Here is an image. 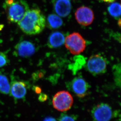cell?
<instances>
[{"label":"cell","mask_w":121,"mask_h":121,"mask_svg":"<svg viewBox=\"0 0 121 121\" xmlns=\"http://www.w3.org/2000/svg\"><path fill=\"white\" fill-rule=\"evenodd\" d=\"M46 18L41 11L37 9H29L18 25L24 33L29 35L40 33L44 29Z\"/></svg>","instance_id":"6da1fadb"},{"label":"cell","mask_w":121,"mask_h":121,"mask_svg":"<svg viewBox=\"0 0 121 121\" xmlns=\"http://www.w3.org/2000/svg\"><path fill=\"white\" fill-rule=\"evenodd\" d=\"M3 6L8 21L13 23L19 22L29 9L25 0H5Z\"/></svg>","instance_id":"7a4b0ae2"},{"label":"cell","mask_w":121,"mask_h":121,"mask_svg":"<svg viewBox=\"0 0 121 121\" xmlns=\"http://www.w3.org/2000/svg\"><path fill=\"white\" fill-rule=\"evenodd\" d=\"M65 41V47L73 55L80 54L86 48V41L78 33H71L67 37Z\"/></svg>","instance_id":"3957f363"},{"label":"cell","mask_w":121,"mask_h":121,"mask_svg":"<svg viewBox=\"0 0 121 121\" xmlns=\"http://www.w3.org/2000/svg\"><path fill=\"white\" fill-rule=\"evenodd\" d=\"M53 105L58 111L64 112L71 108L73 103V98L69 92L62 91L58 92L53 98Z\"/></svg>","instance_id":"277c9868"},{"label":"cell","mask_w":121,"mask_h":121,"mask_svg":"<svg viewBox=\"0 0 121 121\" xmlns=\"http://www.w3.org/2000/svg\"><path fill=\"white\" fill-rule=\"evenodd\" d=\"M107 62L100 55H95L91 56L88 60L87 67L88 71L93 74H101L105 72Z\"/></svg>","instance_id":"5b68a950"},{"label":"cell","mask_w":121,"mask_h":121,"mask_svg":"<svg viewBox=\"0 0 121 121\" xmlns=\"http://www.w3.org/2000/svg\"><path fill=\"white\" fill-rule=\"evenodd\" d=\"M76 19L80 24L87 26L93 22L94 18V13L91 9L82 6L78 8L75 13Z\"/></svg>","instance_id":"8992f818"},{"label":"cell","mask_w":121,"mask_h":121,"mask_svg":"<svg viewBox=\"0 0 121 121\" xmlns=\"http://www.w3.org/2000/svg\"><path fill=\"white\" fill-rule=\"evenodd\" d=\"M93 116L96 121H109L112 118V110L108 104H98L93 110Z\"/></svg>","instance_id":"52a82bcc"},{"label":"cell","mask_w":121,"mask_h":121,"mask_svg":"<svg viewBox=\"0 0 121 121\" xmlns=\"http://www.w3.org/2000/svg\"><path fill=\"white\" fill-rule=\"evenodd\" d=\"M35 51V48L32 42L23 40L18 42L15 47V52L17 56L28 57L31 56Z\"/></svg>","instance_id":"ba28073f"},{"label":"cell","mask_w":121,"mask_h":121,"mask_svg":"<svg viewBox=\"0 0 121 121\" xmlns=\"http://www.w3.org/2000/svg\"><path fill=\"white\" fill-rule=\"evenodd\" d=\"M72 88L73 91L79 98L87 95L89 91V85L86 80L81 77L76 78L73 80Z\"/></svg>","instance_id":"9c48e42d"},{"label":"cell","mask_w":121,"mask_h":121,"mask_svg":"<svg viewBox=\"0 0 121 121\" xmlns=\"http://www.w3.org/2000/svg\"><path fill=\"white\" fill-rule=\"evenodd\" d=\"M10 93L15 99L24 98L27 93L26 84L23 81H13L10 87Z\"/></svg>","instance_id":"30bf717a"},{"label":"cell","mask_w":121,"mask_h":121,"mask_svg":"<svg viewBox=\"0 0 121 121\" xmlns=\"http://www.w3.org/2000/svg\"><path fill=\"white\" fill-rule=\"evenodd\" d=\"M71 7L69 0H57L55 4V10L59 16L65 17L69 14Z\"/></svg>","instance_id":"8fae6325"},{"label":"cell","mask_w":121,"mask_h":121,"mask_svg":"<svg viewBox=\"0 0 121 121\" xmlns=\"http://www.w3.org/2000/svg\"><path fill=\"white\" fill-rule=\"evenodd\" d=\"M64 42V36L60 32H54L49 36V46L52 48H57L63 44Z\"/></svg>","instance_id":"7c38bea8"},{"label":"cell","mask_w":121,"mask_h":121,"mask_svg":"<svg viewBox=\"0 0 121 121\" xmlns=\"http://www.w3.org/2000/svg\"><path fill=\"white\" fill-rule=\"evenodd\" d=\"M10 90V85L8 78L6 75L0 74V92L2 94H9Z\"/></svg>","instance_id":"4fadbf2b"},{"label":"cell","mask_w":121,"mask_h":121,"mask_svg":"<svg viewBox=\"0 0 121 121\" xmlns=\"http://www.w3.org/2000/svg\"><path fill=\"white\" fill-rule=\"evenodd\" d=\"M48 21L49 25L53 28H58L63 24L62 19L59 17L54 14L49 15L48 18Z\"/></svg>","instance_id":"5bb4252c"},{"label":"cell","mask_w":121,"mask_h":121,"mask_svg":"<svg viewBox=\"0 0 121 121\" xmlns=\"http://www.w3.org/2000/svg\"><path fill=\"white\" fill-rule=\"evenodd\" d=\"M108 12L115 18H118L121 15V6L118 2L111 4L108 7Z\"/></svg>","instance_id":"9a60e30c"},{"label":"cell","mask_w":121,"mask_h":121,"mask_svg":"<svg viewBox=\"0 0 121 121\" xmlns=\"http://www.w3.org/2000/svg\"><path fill=\"white\" fill-rule=\"evenodd\" d=\"M9 62L8 58L5 53L0 52V68L8 65Z\"/></svg>","instance_id":"2e32d148"},{"label":"cell","mask_w":121,"mask_h":121,"mask_svg":"<svg viewBox=\"0 0 121 121\" xmlns=\"http://www.w3.org/2000/svg\"><path fill=\"white\" fill-rule=\"evenodd\" d=\"M60 121H75L74 119L69 116L65 115L62 117Z\"/></svg>","instance_id":"e0dca14e"},{"label":"cell","mask_w":121,"mask_h":121,"mask_svg":"<svg viewBox=\"0 0 121 121\" xmlns=\"http://www.w3.org/2000/svg\"><path fill=\"white\" fill-rule=\"evenodd\" d=\"M47 96L46 94H40L39 95V99L40 102H44L45 101H46L47 99Z\"/></svg>","instance_id":"ac0fdd59"},{"label":"cell","mask_w":121,"mask_h":121,"mask_svg":"<svg viewBox=\"0 0 121 121\" xmlns=\"http://www.w3.org/2000/svg\"><path fill=\"white\" fill-rule=\"evenodd\" d=\"M33 90L37 94H40L41 92V88L38 86L34 87Z\"/></svg>","instance_id":"d6986e66"},{"label":"cell","mask_w":121,"mask_h":121,"mask_svg":"<svg viewBox=\"0 0 121 121\" xmlns=\"http://www.w3.org/2000/svg\"><path fill=\"white\" fill-rule=\"evenodd\" d=\"M43 121H56V120L53 118V117H48L46 118L45 119L43 120Z\"/></svg>","instance_id":"ffe728a7"},{"label":"cell","mask_w":121,"mask_h":121,"mask_svg":"<svg viewBox=\"0 0 121 121\" xmlns=\"http://www.w3.org/2000/svg\"><path fill=\"white\" fill-rule=\"evenodd\" d=\"M99 0L104 1L106 2H114L115 0Z\"/></svg>","instance_id":"44dd1931"}]
</instances>
